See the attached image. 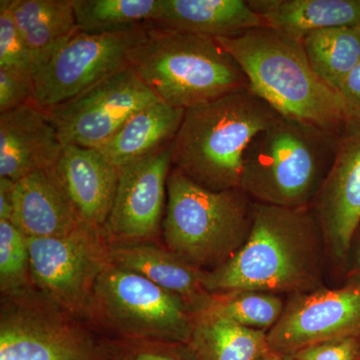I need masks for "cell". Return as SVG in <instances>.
I'll use <instances>...</instances> for the list:
<instances>
[{"label":"cell","instance_id":"obj_1","mask_svg":"<svg viewBox=\"0 0 360 360\" xmlns=\"http://www.w3.org/2000/svg\"><path fill=\"white\" fill-rule=\"evenodd\" d=\"M326 255L312 208L255 202L245 245L217 269L203 270L201 281L210 295L243 290L298 295L322 288Z\"/></svg>","mask_w":360,"mask_h":360},{"label":"cell","instance_id":"obj_2","mask_svg":"<svg viewBox=\"0 0 360 360\" xmlns=\"http://www.w3.org/2000/svg\"><path fill=\"white\" fill-rule=\"evenodd\" d=\"M217 40L240 66L248 89L281 117L345 134L342 99L312 70L302 40L266 25Z\"/></svg>","mask_w":360,"mask_h":360},{"label":"cell","instance_id":"obj_3","mask_svg":"<svg viewBox=\"0 0 360 360\" xmlns=\"http://www.w3.org/2000/svg\"><path fill=\"white\" fill-rule=\"evenodd\" d=\"M278 117L248 87L187 108L172 141V167L210 191L238 188L246 148Z\"/></svg>","mask_w":360,"mask_h":360},{"label":"cell","instance_id":"obj_4","mask_svg":"<svg viewBox=\"0 0 360 360\" xmlns=\"http://www.w3.org/2000/svg\"><path fill=\"white\" fill-rule=\"evenodd\" d=\"M342 135L281 116L246 148L240 188L255 202L311 208Z\"/></svg>","mask_w":360,"mask_h":360},{"label":"cell","instance_id":"obj_5","mask_svg":"<svg viewBox=\"0 0 360 360\" xmlns=\"http://www.w3.org/2000/svg\"><path fill=\"white\" fill-rule=\"evenodd\" d=\"M130 68L160 101L184 110L248 87L240 66L217 39L153 26L132 52Z\"/></svg>","mask_w":360,"mask_h":360},{"label":"cell","instance_id":"obj_6","mask_svg":"<svg viewBox=\"0 0 360 360\" xmlns=\"http://www.w3.org/2000/svg\"><path fill=\"white\" fill-rule=\"evenodd\" d=\"M253 205L240 187L210 191L172 167L161 243L195 269H217L245 245Z\"/></svg>","mask_w":360,"mask_h":360},{"label":"cell","instance_id":"obj_7","mask_svg":"<svg viewBox=\"0 0 360 360\" xmlns=\"http://www.w3.org/2000/svg\"><path fill=\"white\" fill-rule=\"evenodd\" d=\"M193 319L179 296L110 262L96 284L89 326L98 335L188 343Z\"/></svg>","mask_w":360,"mask_h":360},{"label":"cell","instance_id":"obj_8","mask_svg":"<svg viewBox=\"0 0 360 360\" xmlns=\"http://www.w3.org/2000/svg\"><path fill=\"white\" fill-rule=\"evenodd\" d=\"M0 360H108L99 335L34 285L0 295Z\"/></svg>","mask_w":360,"mask_h":360},{"label":"cell","instance_id":"obj_9","mask_svg":"<svg viewBox=\"0 0 360 360\" xmlns=\"http://www.w3.org/2000/svg\"><path fill=\"white\" fill-rule=\"evenodd\" d=\"M32 283L89 324L94 288L110 264L103 229L85 224L60 238H28Z\"/></svg>","mask_w":360,"mask_h":360},{"label":"cell","instance_id":"obj_10","mask_svg":"<svg viewBox=\"0 0 360 360\" xmlns=\"http://www.w3.org/2000/svg\"><path fill=\"white\" fill-rule=\"evenodd\" d=\"M148 27L110 34L78 32L33 71L34 101L45 110L79 96L130 66Z\"/></svg>","mask_w":360,"mask_h":360},{"label":"cell","instance_id":"obj_11","mask_svg":"<svg viewBox=\"0 0 360 360\" xmlns=\"http://www.w3.org/2000/svg\"><path fill=\"white\" fill-rule=\"evenodd\" d=\"M158 101L129 66L47 111L65 146L98 149L137 111Z\"/></svg>","mask_w":360,"mask_h":360},{"label":"cell","instance_id":"obj_12","mask_svg":"<svg viewBox=\"0 0 360 360\" xmlns=\"http://www.w3.org/2000/svg\"><path fill=\"white\" fill-rule=\"evenodd\" d=\"M172 168V142L120 168L110 217L103 227L108 243L158 241Z\"/></svg>","mask_w":360,"mask_h":360},{"label":"cell","instance_id":"obj_13","mask_svg":"<svg viewBox=\"0 0 360 360\" xmlns=\"http://www.w3.org/2000/svg\"><path fill=\"white\" fill-rule=\"evenodd\" d=\"M360 336V283L319 288L291 295L281 319L267 331L269 348L293 354L338 338Z\"/></svg>","mask_w":360,"mask_h":360},{"label":"cell","instance_id":"obj_14","mask_svg":"<svg viewBox=\"0 0 360 360\" xmlns=\"http://www.w3.org/2000/svg\"><path fill=\"white\" fill-rule=\"evenodd\" d=\"M311 208L328 257L342 265L360 226V129H345Z\"/></svg>","mask_w":360,"mask_h":360},{"label":"cell","instance_id":"obj_15","mask_svg":"<svg viewBox=\"0 0 360 360\" xmlns=\"http://www.w3.org/2000/svg\"><path fill=\"white\" fill-rule=\"evenodd\" d=\"M63 148L49 111L37 103L0 115V177L18 181L56 168Z\"/></svg>","mask_w":360,"mask_h":360},{"label":"cell","instance_id":"obj_16","mask_svg":"<svg viewBox=\"0 0 360 360\" xmlns=\"http://www.w3.org/2000/svg\"><path fill=\"white\" fill-rule=\"evenodd\" d=\"M11 222L28 238H60L85 224L56 168L39 170L15 181Z\"/></svg>","mask_w":360,"mask_h":360},{"label":"cell","instance_id":"obj_17","mask_svg":"<svg viewBox=\"0 0 360 360\" xmlns=\"http://www.w3.org/2000/svg\"><path fill=\"white\" fill-rule=\"evenodd\" d=\"M56 170L82 220L103 229L115 201L120 168L98 149L65 146Z\"/></svg>","mask_w":360,"mask_h":360},{"label":"cell","instance_id":"obj_18","mask_svg":"<svg viewBox=\"0 0 360 360\" xmlns=\"http://www.w3.org/2000/svg\"><path fill=\"white\" fill-rule=\"evenodd\" d=\"M110 258L111 264L141 274L179 296L193 314L207 307L212 295L203 288V270L191 266L158 241L110 243Z\"/></svg>","mask_w":360,"mask_h":360},{"label":"cell","instance_id":"obj_19","mask_svg":"<svg viewBox=\"0 0 360 360\" xmlns=\"http://www.w3.org/2000/svg\"><path fill=\"white\" fill-rule=\"evenodd\" d=\"M266 25L245 0H160L153 27L231 39Z\"/></svg>","mask_w":360,"mask_h":360},{"label":"cell","instance_id":"obj_20","mask_svg":"<svg viewBox=\"0 0 360 360\" xmlns=\"http://www.w3.org/2000/svg\"><path fill=\"white\" fill-rule=\"evenodd\" d=\"M266 26L293 39L340 26H360V0H250Z\"/></svg>","mask_w":360,"mask_h":360},{"label":"cell","instance_id":"obj_21","mask_svg":"<svg viewBox=\"0 0 360 360\" xmlns=\"http://www.w3.org/2000/svg\"><path fill=\"white\" fill-rule=\"evenodd\" d=\"M186 110L158 101L137 111L98 150L120 168L174 141Z\"/></svg>","mask_w":360,"mask_h":360},{"label":"cell","instance_id":"obj_22","mask_svg":"<svg viewBox=\"0 0 360 360\" xmlns=\"http://www.w3.org/2000/svg\"><path fill=\"white\" fill-rule=\"evenodd\" d=\"M7 1L21 37L34 58V70L79 32L72 0Z\"/></svg>","mask_w":360,"mask_h":360},{"label":"cell","instance_id":"obj_23","mask_svg":"<svg viewBox=\"0 0 360 360\" xmlns=\"http://www.w3.org/2000/svg\"><path fill=\"white\" fill-rule=\"evenodd\" d=\"M187 345L198 360H257L270 349L266 331L205 312L194 314Z\"/></svg>","mask_w":360,"mask_h":360},{"label":"cell","instance_id":"obj_24","mask_svg":"<svg viewBox=\"0 0 360 360\" xmlns=\"http://www.w3.org/2000/svg\"><path fill=\"white\" fill-rule=\"evenodd\" d=\"M302 44L312 70L338 91L360 63V26L317 30L307 35Z\"/></svg>","mask_w":360,"mask_h":360},{"label":"cell","instance_id":"obj_25","mask_svg":"<svg viewBox=\"0 0 360 360\" xmlns=\"http://www.w3.org/2000/svg\"><path fill=\"white\" fill-rule=\"evenodd\" d=\"M72 4L79 32L110 34L149 27L160 0H72Z\"/></svg>","mask_w":360,"mask_h":360},{"label":"cell","instance_id":"obj_26","mask_svg":"<svg viewBox=\"0 0 360 360\" xmlns=\"http://www.w3.org/2000/svg\"><path fill=\"white\" fill-rule=\"evenodd\" d=\"M284 307L285 302L278 295L243 290L212 295L207 307L200 312L267 333L281 319Z\"/></svg>","mask_w":360,"mask_h":360},{"label":"cell","instance_id":"obj_27","mask_svg":"<svg viewBox=\"0 0 360 360\" xmlns=\"http://www.w3.org/2000/svg\"><path fill=\"white\" fill-rule=\"evenodd\" d=\"M32 285L28 238L13 222L0 220V295Z\"/></svg>","mask_w":360,"mask_h":360},{"label":"cell","instance_id":"obj_28","mask_svg":"<svg viewBox=\"0 0 360 360\" xmlns=\"http://www.w3.org/2000/svg\"><path fill=\"white\" fill-rule=\"evenodd\" d=\"M108 360H198L187 343L99 335Z\"/></svg>","mask_w":360,"mask_h":360},{"label":"cell","instance_id":"obj_29","mask_svg":"<svg viewBox=\"0 0 360 360\" xmlns=\"http://www.w3.org/2000/svg\"><path fill=\"white\" fill-rule=\"evenodd\" d=\"M34 58L26 46L9 9L8 1H0V68H15L33 75Z\"/></svg>","mask_w":360,"mask_h":360},{"label":"cell","instance_id":"obj_30","mask_svg":"<svg viewBox=\"0 0 360 360\" xmlns=\"http://www.w3.org/2000/svg\"><path fill=\"white\" fill-rule=\"evenodd\" d=\"M35 103L33 75L15 68H0V115Z\"/></svg>","mask_w":360,"mask_h":360},{"label":"cell","instance_id":"obj_31","mask_svg":"<svg viewBox=\"0 0 360 360\" xmlns=\"http://www.w3.org/2000/svg\"><path fill=\"white\" fill-rule=\"evenodd\" d=\"M360 336L338 338L316 343L291 354L295 360H356Z\"/></svg>","mask_w":360,"mask_h":360},{"label":"cell","instance_id":"obj_32","mask_svg":"<svg viewBox=\"0 0 360 360\" xmlns=\"http://www.w3.org/2000/svg\"><path fill=\"white\" fill-rule=\"evenodd\" d=\"M338 94L345 104L347 127L360 129V63L345 78Z\"/></svg>","mask_w":360,"mask_h":360},{"label":"cell","instance_id":"obj_33","mask_svg":"<svg viewBox=\"0 0 360 360\" xmlns=\"http://www.w3.org/2000/svg\"><path fill=\"white\" fill-rule=\"evenodd\" d=\"M15 181L0 177V220L11 221L14 210Z\"/></svg>","mask_w":360,"mask_h":360},{"label":"cell","instance_id":"obj_34","mask_svg":"<svg viewBox=\"0 0 360 360\" xmlns=\"http://www.w3.org/2000/svg\"><path fill=\"white\" fill-rule=\"evenodd\" d=\"M349 281L360 283V233L355 250L354 269H352V278Z\"/></svg>","mask_w":360,"mask_h":360},{"label":"cell","instance_id":"obj_35","mask_svg":"<svg viewBox=\"0 0 360 360\" xmlns=\"http://www.w3.org/2000/svg\"><path fill=\"white\" fill-rule=\"evenodd\" d=\"M257 360H295L291 354H281V352H274L269 349V352H265L264 355L259 357Z\"/></svg>","mask_w":360,"mask_h":360},{"label":"cell","instance_id":"obj_36","mask_svg":"<svg viewBox=\"0 0 360 360\" xmlns=\"http://www.w3.org/2000/svg\"><path fill=\"white\" fill-rule=\"evenodd\" d=\"M356 360H360V347H359V355H357V359H356Z\"/></svg>","mask_w":360,"mask_h":360}]
</instances>
